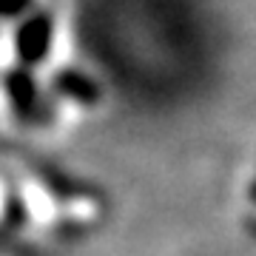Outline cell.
I'll return each mask as SVG.
<instances>
[{
    "mask_svg": "<svg viewBox=\"0 0 256 256\" xmlns=\"http://www.w3.org/2000/svg\"><path fill=\"white\" fill-rule=\"evenodd\" d=\"M14 48H18V57L23 63H37L48 54V48H52V18L46 12L32 14L20 23Z\"/></svg>",
    "mask_w": 256,
    "mask_h": 256,
    "instance_id": "6da1fadb",
    "label": "cell"
},
{
    "mask_svg": "<svg viewBox=\"0 0 256 256\" xmlns=\"http://www.w3.org/2000/svg\"><path fill=\"white\" fill-rule=\"evenodd\" d=\"M6 94L12 100V108L14 114L26 120L37 111V88H34V80L26 68H14V72L6 77Z\"/></svg>",
    "mask_w": 256,
    "mask_h": 256,
    "instance_id": "7a4b0ae2",
    "label": "cell"
},
{
    "mask_svg": "<svg viewBox=\"0 0 256 256\" xmlns=\"http://www.w3.org/2000/svg\"><path fill=\"white\" fill-rule=\"evenodd\" d=\"M57 88L63 94H68V97H77V100H92L94 94H97V88H94L92 80H86L82 74L77 72H63L60 77H57Z\"/></svg>",
    "mask_w": 256,
    "mask_h": 256,
    "instance_id": "3957f363",
    "label": "cell"
},
{
    "mask_svg": "<svg viewBox=\"0 0 256 256\" xmlns=\"http://www.w3.org/2000/svg\"><path fill=\"white\" fill-rule=\"evenodd\" d=\"M28 9V0H0V20L18 18Z\"/></svg>",
    "mask_w": 256,
    "mask_h": 256,
    "instance_id": "277c9868",
    "label": "cell"
}]
</instances>
